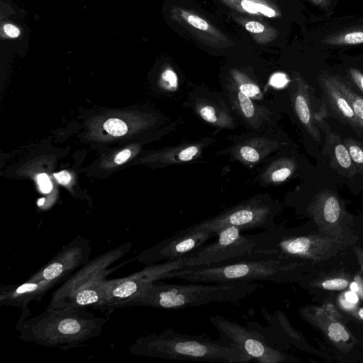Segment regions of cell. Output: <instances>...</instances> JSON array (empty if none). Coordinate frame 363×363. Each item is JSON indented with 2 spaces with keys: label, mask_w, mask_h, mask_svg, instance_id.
<instances>
[{
  "label": "cell",
  "mask_w": 363,
  "mask_h": 363,
  "mask_svg": "<svg viewBox=\"0 0 363 363\" xmlns=\"http://www.w3.org/2000/svg\"><path fill=\"white\" fill-rule=\"evenodd\" d=\"M307 211L319 233L339 235L347 232L350 216L335 192L328 189L319 191L308 206Z\"/></svg>",
  "instance_id": "9a60e30c"
},
{
  "label": "cell",
  "mask_w": 363,
  "mask_h": 363,
  "mask_svg": "<svg viewBox=\"0 0 363 363\" xmlns=\"http://www.w3.org/2000/svg\"><path fill=\"white\" fill-rule=\"evenodd\" d=\"M294 81L291 100L294 111L308 134L313 140H321L320 125L327 115L325 106H316L317 101L311 87L297 72L293 74Z\"/></svg>",
  "instance_id": "2e32d148"
},
{
  "label": "cell",
  "mask_w": 363,
  "mask_h": 363,
  "mask_svg": "<svg viewBox=\"0 0 363 363\" xmlns=\"http://www.w3.org/2000/svg\"><path fill=\"white\" fill-rule=\"evenodd\" d=\"M223 1L235 11L252 16L272 18L281 16L275 6L266 0H223Z\"/></svg>",
  "instance_id": "cb8c5ba5"
},
{
  "label": "cell",
  "mask_w": 363,
  "mask_h": 363,
  "mask_svg": "<svg viewBox=\"0 0 363 363\" xmlns=\"http://www.w3.org/2000/svg\"><path fill=\"white\" fill-rule=\"evenodd\" d=\"M297 169L298 162L294 157L278 152L262 164L252 182L262 187L281 185L291 179Z\"/></svg>",
  "instance_id": "ffe728a7"
},
{
  "label": "cell",
  "mask_w": 363,
  "mask_h": 363,
  "mask_svg": "<svg viewBox=\"0 0 363 363\" xmlns=\"http://www.w3.org/2000/svg\"><path fill=\"white\" fill-rule=\"evenodd\" d=\"M350 289L363 298V281L360 278H355L350 284Z\"/></svg>",
  "instance_id": "d590c367"
},
{
  "label": "cell",
  "mask_w": 363,
  "mask_h": 363,
  "mask_svg": "<svg viewBox=\"0 0 363 363\" xmlns=\"http://www.w3.org/2000/svg\"><path fill=\"white\" fill-rule=\"evenodd\" d=\"M130 150H124L120 152L115 157V162L117 164H122L125 162L130 156Z\"/></svg>",
  "instance_id": "f35d334b"
},
{
  "label": "cell",
  "mask_w": 363,
  "mask_h": 363,
  "mask_svg": "<svg viewBox=\"0 0 363 363\" xmlns=\"http://www.w3.org/2000/svg\"><path fill=\"white\" fill-rule=\"evenodd\" d=\"M57 284L52 281L26 280L17 284L0 285V306L19 307L21 311L29 310L28 304L39 301Z\"/></svg>",
  "instance_id": "d6986e66"
},
{
  "label": "cell",
  "mask_w": 363,
  "mask_h": 363,
  "mask_svg": "<svg viewBox=\"0 0 363 363\" xmlns=\"http://www.w3.org/2000/svg\"><path fill=\"white\" fill-rule=\"evenodd\" d=\"M358 301V295L355 292L350 291L340 295L338 302L340 306L345 313L357 306Z\"/></svg>",
  "instance_id": "4dcf8cb0"
},
{
  "label": "cell",
  "mask_w": 363,
  "mask_h": 363,
  "mask_svg": "<svg viewBox=\"0 0 363 363\" xmlns=\"http://www.w3.org/2000/svg\"><path fill=\"white\" fill-rule=\"evenodd\" d=\"M38 182L40 190L43 193H48L51 191L52 186L47 174L43 173L39 174L38 176Z\"/></svg>",
  "instance_id": "e575fe53"
},
{
  "label": "cell",
  "mask_w": 363,
  "mask_h": 363,
  "mask_svg": "<svg viewBox=\"0 0 363 363\" xmlns=\"http://www.w3.org/2000/svg\"><path fill=\"white\" fill-rule=\"evenodd\" d=\"M225 77L246 96L258 103L269 105L258 83L244 71L230 69Z\"/></svg>",
  "instance_id": "d4e9b609"
},
{
  "label": "cell",
  "mask_w": 363,
  "mask_h": 363,
  "mask_svg": "<svg viewBox=\"0 0 363 363\" xmlns=\"http://www.w3.org/2000/svg\"><path fill=\"white\" fill-rule=\"evenodd\" d=\"M357 173H363V143L354 138L343 139Z\"/></svg>",
  "instance_id": "f1b7e54d"
},
{
  "label": "cell",
  "mask_w": 363,
  "mask_h": 363,
  "mask_svg": "<svg viewBox=\"0 0 363 363\" xmlns=\"http://www.w3.org/2000/svg\"><path fill=\"white\" fill-rule=\"evenodd\" d=\"M4 30L7 35L11 38H17L20 35L19 29L12 24H5Z\"/></svg>",
  "instance_id": "8d00e7d4"
},
{
  "label": "cell",
  "mask_w": 363,
  "mask_h": 363,
  "mask_svg": "<svg viewBox=\"0 0 363 363\" xmlns=\"http://www.w3.org/2000/svg\"><path fill=\"white\" fill-rule=\"evenodd\" d=\"M301 317L321 330L339 350H350L353 337L345 325L339 311L332 304L307 306L299 311Z\"/></svg>",
  "instance_id": "e0dca14e"
},
{
  "label": "cell",
  "mask_w": 363,
  "mask_h": 363,
  "mask_svg": "<svg viewBox=\"0 0 363 363\" xmlns=\"http://www.w3.org/2000/svg\"><path fill=\"white\" fill-rule=\"evenodd\" d=\"M131 247V242L124 243L89 261L77 272L69 275L53 292L48 307L55 308L78 289L97 279L106 278L113 271L108 267L128 253Z\"/></svg>",
  "instance_id": "7c38bea8"
},
{
  "label": "cell",
  "mask_w": 363,
  "mask_h": 363,
  "mask_svg": "<svg viewBox=\"0 0 363 363\" xmlns=\"http://www.w3.org/2000/svg\"><path fill=\"white\" fill-rule=\"evenodd\" d=\"M302 266L301 262L276 254L254 252L216 264L176 269L167 279L203 284L257 281L281 284L291 279Z\"/></svg>",
  "instance_id": "7a4b0ae2"
},
{
  "label": "cell",
  "mask_w": 363,
  "mask_h": 363,
  "mask_svg": "<svg viewBox=\"0 0 363 363\" xmlns=\"http://www.w3.org/2000/svg\"><path fill=\"white\" fill-rule=\"evenodd\" d=\"M253 238L254 252L276 254L298 262L305 259L326 260L350 245L356 238L348 232L339 235H298L277 224L253 235Z\"/></svg>",
  "instance_id": "5b68a950"
},
{
  "label": "cell",
  "mask_w": 363,
  "mask_h": 363,
  "mask_svg": "<svg viewBox=\"0 0 363 363\" xmlns=\"http://www.w3.org/2000/svg\"><path fill=\"white\" fill-rule=\"evenodd\" d=\"M215 236L206 231H186L182 230L154 246L145 250L135 259L147 265L159 262L174 260L186 257Z\"/></svg>",
  "instance_id": "5bb4252c"
},
{
  "label": "cell",
  "mask_w": 363,
  "mask_h": 363,
  "mask_svg": "<svg viewBox=\"0 0 363 363\" xmlns=\"http://www.w3.org/2000/svg\"><path fill=\"white\" fill-rule=\"evenodd\" d=\"M172 18L180 28L203 44L216 49L233 45L230 39L206 17L182 6L172 10Z\"/></svg>",
  "instance_id": "ac0fdd59"
},
{
  "label": "cell",
  "mask_w": 363,
  "mask_h": 363,
  "mask_svg": "<svg viewBox=\"0 0 363 363\" xmlns=\"http://www.w3.org/2000/svg\"><path fill=\"white\" fill-rule=\"evenodd\" d=\"M324 150L330 167L339 174L351 179L357 173L343 139L337 134L327 132Z\"/></svg>",
  "instance_id": "603a6c76"
},
{
  "label": "cell",
  "mask_w": 363,
  "mask_h": 363,
  "mask_svg": "<svg viewBox=\"0 0 363 363\" xmlns=\"http://www.w3.org/2000/svg\"><path fill=\"white\" fill-rule=\"evenodd\" d=\"M221 85L228 106L240 125L257 132L276 127L278 115L272 105L254 101L242 93L225 76Z\"/></svg>",
  "instance_id": "30bf717a"
},
{
  "label": "cell",
  "mask_w": 363,
  "mask_h": 363,
  "mask_svg": "<svg viewBox=\"0 0 363 363\" xmlns=\"http://www.w3.org/2000/svg\"><path fill=\"white\" fill-rule=\"evenodd\" d=\"M135 355L175 360L219 363H242L252 358L237 345L220 338L213 340L206 335H191L172 328L138 337L130 346Z\"/></svg>",
  "instance_id": "3957f363"
},
{
  "label": "cell",
  "mask_w": 363,
  "mask_h": 363,
  "mask_svg": "<svg viewBox=\"0 0 363 363\" xmlns=\"http://www.w3.org/2000/svg\"><path fill=\"white\" fill-rule=\"evenodd\" d=\"M280 211L281 205L270 195L257 194L183 230L206 231L215 237L220 229L226 226H235L242 230H266L276 224L275 218Z\"/></svg>",
  "instance_id": "8992f818"
},
{
  "label": "cell",
  "mask_w": 363,
  "mask_h": 363,
  "mask_svg": "<svg viewBox=\"0 0 363 363\" xmlns=\"http://www.w3.org/2000/svg\"><path fill=\"white\" fill-rule=\"evenodd\" d=\"M91 251L89 240L78 235L26 280L62 283L75 269L89 261Z\"/></svg>",
  "instance_id": "4fadbf2b"
},
{
  "label": "cell",
  "mask_w": 363,
  "mask_h": 363,
  "mask_svg": "<svg viewBox=\"0 0 363 363\" xmlns=\"http://www.w3.org/2000/svg\"><path fill=\"white\" fill-rule=\"evenodd\" d=\"M238 21L242 23L245 29L259 43H267L275 39L277 32L266 24L255 20L240 18Z\"/></svg>",
  "instance_id": "4316f807"
},
{
  "label": "cell",
  "mask_w": 363,
  "mask_h": 363,
  "mask_svg": "<svg viewBox=\"0 0 363 363\" xmlns=\"http://www.w3.org/2000/svg\"><path fill=\"white\" fill-rule=\"evenodd\" d=\"M332 78L347 99L363 130V97L356 93L349 83L342 77L332 75Z\"/></svg>",
  "instance_id": "484cf974"
},
{
  "label": "cell",
  "mask_w": 363,
  "mask_h": 363,
  "mask_svg": "<svg viewBox=\"0 0 363 363\" xmlns=\"http://www.w3.org/2000/svg\"><path fill=\"white\" fill-rule=\"evenodd\" d=\"M345 313L363 322V308L356 306L354 308L345 312Z\"/></svg>",
  "instance_id": "ab89813d"
},
{
  "label": "cell",
  "mask_w": 363,
  "mask_h": 363,
  "mask_svg": "<svg viewBox=\"0 0 363 363\" xmlns=\"http://www.w3.org/2000/svg\"><path fill=\"white\" fill-rule=\"evenodd\" d=\"M55 177L57 179L59 183L62 184H67L70 179L71 176L67 171H62L54 174Z\"/></svg>",
  "instance_id": "74e56055"
},
{
  "label": "cell",
  "mask_w": 363,
  "mask_h": 363,
  "mask_svg": "<svg viewBox=\"0 0 363 363\" xmlns=\"http://www.w3.org/2000/svg\"><path fill=\"white\" fill-rule=\"evenodd\" d=\"M184 106L217 131L235 130L240 125L223 94L204 86H196Z\"/></svg>",
  "instance_id": "8fae6325"
},
{
  "label": "cell",
  "mask_w": 363,
  "mask_h": 363,
  "mask_svg": "<svg viewBox=\"0 0 363 363\" xmlns=\"http://www.w3.org/2000/svg\"><path fill=\"white\" fill-rule=\"evenodd\" d=\"M106 322L86 308L47 307L38 315L19 319L16 329L23 341L67 350L99 336Z\"/></svg>",
  "instance_id": "6da1fadb"
},
{
  "label": "cell",
  "mask_w": 363,
  "mask_h": 363,
  "mask_svg": "<svg viewBox=\"0 0 363 363\" xmlns=\"http://www.w3.org/2000/svg\"><path fill=\"white\" fill-rule=\"evenodd\" d=\"M220 333V338L237 345L250 357L261 363H282L291 358L267 343L263 335L220 315L209 318Z\"/></svg>",
  "instance_id": "9c48e42d"
},
{
  "label": "cell",
  "mask_w": 363,
  "mask_h": 363,
  "mask_svg": "<svg viewBox=\"0 0 363 363\" xmlns=\"http://www.w3.org/2000/svg\"><path fill=\"white\" fill-rule=\"evenodd\" d=\"M259 284L234 281L203 284L160 283L147 284L125 306H141L164 309L197 307L216 302H237L254 293Z\"/></svg>",
  "instance_id": "277c9868"
},
{
  "label": "cell",
  "mask_w": 363,
  "mask_h": 363,
  "mask_svg": "<svg viewBox=\"0 0 363 363\" xmlns=\"http://www.w3.org/2000/svg\"><path fill=\"white\" fill-rule=\"evenodd\" d=\"M104 128L108 133L113 136L123 135L128 131L126 124L123 121L118 118H110L107 120L104 125Z\"/></svg>",
  "instance_id": "f546056e"
},
{
  "label": "cell",
  "mask_w": 363,
  "mask_h": 363,
  "mask_svg": "<svg viewBox=\"0 0 363 363\" xmlns=\"http://www.w3.org/2000/svg\"><path fill=\"white\" fill-rule=\"evenodd\" d=\"M348 74L352 83L363 94V73L356 68L350 67L348 70Z\"/></svg>",
  "instance_id": "d6a6232c"
},
{
  "label": "cell",
  "mask_w": 363,
  "mask_h": 363,
  "mask_svg": "<svg viewBox=\"0 0 363 363\" xmlns=\"http://www.w3.org/2000/svg\"><path fill=\"white\" fill-rule=\"evenodd\" d=\"M323 42L332 45H350L363 43V27L345 30L326 37Z\"/></svg>",
  "instance_id": "83f0119b"
},
{
  "label": "cell",
  "mask_w": 363,
  "mask_h": 363,
  "mask_svg": "<svg viewBox=\"0 0 363 363\" xmlns=\"http://www.w3.org/2000/svg\"><path fill=\"white\" fill-rule=\"evenodd\" d=\"M227 138L231 145L218 151L216 155L228 156L231 161L247 168L263 164L286 145L277 127L262 132L250 130Z\"/></svg>",
  "instance_id": "52a82bcc"
},
{
  "label": "cell",
  "mask_w": 363,
  "mask_h": 363,
  "mask_svg": "<svg viewBox=\"0 0 363 363\" xmlns=\"http://www.w3.org/2000/svg\"><path fill=\"white\" fill-rule=\"evenodd\" d=\"M242 230L235 226L220 229L213 242L202 245L187 256L186 267L216 264L254 252L253 235H242Z\"/></svg>",
  "instance_id": "ba28073f"
},
{
  "label": "cell",
  "mask_w": 363,
  "mask_h": 363,
  "mask_svg": "<svg viewBox=\"0 0 363 363\" xmlns=\"http://www.w3.org/2000/svg\"><path fill=\"white\" fill-rule=\"evenodd\" d=\"M312 1L314 4L322 6V7H326L329 4V0H310Z\"/></svg>",
  "instance_id": "60d3db41"
},
{
  "label": "cell",
  "mask_w": 363,
  "mask_h": 363,
  "mask_svg": "<svg viewBox=\"0 0 363 363\" xmlns=\"http://www.w3.org/2000/svg\"><path fill=\"white\" fill-rule=\"evenodd\" d=\"M108 286V279H97L74 291L55 308H93L101 310L105 303Z\"/></svg>",
  "instance_id": "7402d4cb"
},
{
  "label": "cell",
  "mask_w": 363,
  "mask_h": 363,
  "mask_svg": "<svg viewBox=\"0 0 363 363\" xmlns=\"http://www.w3.org/2000/svg\"><path fill=\"white\" fill-rule=\"evenodd\" d=\"M348 285V280L341 277L328 279L323 281L320 284L321 288L330 291H342L345 289Z\"/></svg>",
  "instance_id": "1f68e13d"
},
{
  "label": "cell",
  "mask_w": 363,
  "mask_h": 363,
  "mask_svg": "<svg viewBox=\"0 0 363 363\" xmlns=\"http://www.w3.org/2000/svg\"><path fill=\"white\" fill-rule=\"evenodd\" d=\"M162 78L167 82L171 90L177 89L178 88V78L177 74L171 69L164 71L162 74Z\"/></svg>",
  "instance_id": "836d02e7"
},
{
  "label": "cell",
  "mask_w": 363,
  "mask_h": 363,
  "mask_svg": "<svg viewBox=\"0 0 363 363\" xmlns=\"http://www.w3.org/2000/svg\"><path fill=\"white\" fill-rule=\"evenodd\" d=\"M318 82L323 96L335 117L352 128L358 135L363 133L350 104L335 84L332 74H320Z\"/></svg>",
  "instance_id": "44dd1931"
}]
</instances>
